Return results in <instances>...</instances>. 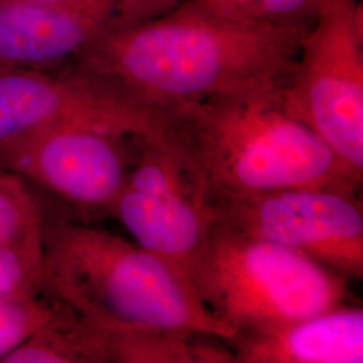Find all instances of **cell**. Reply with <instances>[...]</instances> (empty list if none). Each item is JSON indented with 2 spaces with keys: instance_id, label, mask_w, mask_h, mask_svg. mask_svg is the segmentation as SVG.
<instances>
[{
  "instance_id": "9",
  "label": "cell",
  "mask_w": 363,
  "mask_h": 363,
  "mask_svg": "<svg viewBox=\"0 0 363 363\" xmlns=\"http://www.w3.org/2000/svg\"><path fill=\"white\" fill-rule=\"evenodd\" d=\"M112 218L187 283L190 267L216 222L206 191L164 135L136 140Z\"/></svg>"
},
{
  "instance_id": "10",
  "label": "cell",
  "mask_w": 363,
  "mask_h": 363,
  "mask_svg": "<svg viewBox=\"0 0 363 363\" xmlns=\"http://www.w3.org/2000/svg\"><path fill=\"white\" fill-rule=\"evenodd\" d=\"M177 0H0V69H60L118 27L150 19Z\"/></svg>"
},
{
  "instance_id": "15",
  "label": "cell",
  "mask_w": 363,
  "mask_h": 363,
  "mask_svg": "<svg viewBox=\"0 0 363 363\" xmlns=\"http://www.w3.org/2000/svg\"><path fill=\"white\" fill-rule=\"evenodd\" d=\"M61 303L46 292L0 298V363L49 322Z\"/></svg>"
},
{
  "instance_id": "3",
  "label": "cell",
  "mask_w": 363,
  "mask_h": 363,
  "mask_svg": "<svg viewBox=\"0 0 363 363\" xmlns=\"http://www.w3.org/2000/svg\"><path fill=\"white\" fill-rule=\"evenodd\" d=\"M43 292L101 331L177 328L229 339L187 280L139 244L45 211Z\"/></svg>"
},
{
  "instance_id": "11",
  "label": "cell",
  "mask_w": 363,
  "mask_h": 363,
  "mask_svg": "<svg viewBox=\"0 0 363 363\" xmlns=\"http://www.w3.org/2000/svg\"><path fill=\"white\" fill-rule=\"evenodd\" d=\"M233 363H362L363 311L347 304L226 339Z\"/></svg>"
},
{
  "instance_id": "5",
  "label": "cell",
  "mask_w": 363,
  "mask_h": 363,
  "mask_svg": "<svg viewBox=\"0 0 363 363\" xmlns=\"http://www.w3.org/2000/svg\"><path fill=\"white\" fill-rule=\"evenodd\" d=\"M279 88L289 115L363 174V19L358 0H322Z\"/></svg>"
},
{
  "instance_id": "14",
  "label": "cell",
  "mask_w": 363,
  "mask_h": 363,
  "mask_svg": "<svg viewBox=\"0 0 363 363\" xmlns=\"http://www.w3.org/2000/svg\"><path fill=\"white\" fill-rule=\"evenodd\" d=\"M45 210L16 175L0 169V242L42 247Z\"/></svg>"
},
{
  "instance_id": "13",
  "label": "cell",
  "mask_w": 363,
  "mask_h": 363,
  "mask_svg": "<svg viewBox=\"0 0 363 363\" xmlns=\"http://www.w3.org/2000/svg\"><path fill=\"white\" fill-rule=\"evenodd\" d=\"M1 363H108L104 334L61 303L52 319Z\"/></svg>"
},
{
  "instance_id": "17",
  "label": "cell",
  "mask_w": 363,
  "mask_h": 363,
  "mask_svg": "<svg viewBox=\"0 0 363 363\" xmlns=\"http://www.w3.org/2000/svg\"><path fill=\"white\" fill-rule=\"evenodd\" d=\"M322 0H257L259 16L262 19L304 25L307 19H313Z\"/></svg>"
},
{
  "instance_id": "18",
  "label": "cell",
  "mask_w": 363,
  "mask_h": 363,
  "mask_svg": "<svg viewBox=\"0 0 363 363\" xmlns=\"http://www.w3.org/2000/svg\"><path fill=\"white\" fill-rule=\"evenodd\" d=\"M195 3L210 9L216 13H223L241 19H262L259 16L257 0H193Z\"/></svg>"
},
{
  "instance_id": "1",
  "label": "cell",
  "mask_w": 363,
  "mask_h": 363,
  "mask_svg": "<svg viewBox=\"0 0 363 363\" xmlns=\"http://www.w3.org/2000/svg\"><path fill=\"white\" fill-rule=\"evenodd\" d=\"M306 30V25L228 16L191 0L112 30L72 65L145 104L169 109L281 86Z\"/></svg>"
},
{
  "instance_id": "12",
  "label": "cell",
  "mask_w": 363,
  "mask_h": 363,
  "mask_svg": "<svg viewBox=\"0 0 363 363\" xmlns=\"http://www.w3.org/2000/svg\"><path fill=\"white\" fill-rule=\"evenodd\" d=\"M108 363H233L222 337L177 328L103 331Z\"/></svg>"
},
{
  "instance_id": "4",
  "label": "cell",
  "mask_w": 363,
  "mask_h": 363,
  "mask_svg": "<svg viewBox=\"0 0 363 363\" xmlns=\"http://www.w3.org/2000/svg\"><path fill=\"white\" fill-rule=\"evenodd\" d=\"M189 284L208 315L233 335L307 318L349 298L345 276L218 222L190 267Z\"/></svg>"
},
{
  "instance_id": "2",
  "label": "cell",
  "mask_w": 363,
  "mask_h": 363,
  "mask_svg": "<svg viewBox=\"0 0 363 363\" xmlns=\"http://www.w3.org/2000/svg\"><path fill=\"white\" fill-rule=\"evenodd\" d=\"M279 88L214 96L166 109L164 136L187 162L208 201L284 189L359 195L363 174L286 112Z\"/></svg>"
},
{
  "instance_id": "6",
  "label": "cell",
  "mask_w": 363,
  "mask_h": 363,
  "mask_svg": "<svg viewBox=\"0 0 363 363\" xmlns=\"http://www.w3.org/2000/svg\"><path fill=\"white\" fill-rule=\"evenodd\" d=\"M73 127L156 138L166 132L167 112L77 66L0 69V154L31 136Z\"/></svg>"
},
{
  "instance_id": "19",
  "label": "cell",
  "mask_w": 363,
  "mask_h": 363,
  "mask_svg": "<svg viewBox=\"0 0 363 363\" xmlns=\"http://www.w3.org/2000/svg\"><path fill=\"white\" fill-rule=\"evenodd\" d=\"M40 1H73V0H40Z\"/></svg>"
},
{
  "instance_id": "16",
  "label": "cell",
  "mask_w": 363,
  "mask_h": 363,
  "mask_svg": "<svg viewBox=\"0 0 363 363\" xmlns=\"http://www.w3.org/2000/svg\"><path fill=\"white\" fill-rule=\"evenodd\" d=\"M43 292L42 247L0 242V298Z\"/></svg>"
},
{
  "instance_id": "8",
  "label": "cell",
  "mask_w": 363,
  "mask_h": 363,
  "mask_svg": "<svg viewBox=\"0 0 363 363\" xmlns=\"http://www.w3.org/2000/svg\"><path fill=\"white\" fill-rule=\"evenodd\" d=\"M133 139L84 127L48 130L3 151L0 169L60 206L54 216L78 222L112 217L132 167Z\"/></svg>"
},
{
  "instance_id": "7",
  "label": "cell",
  "mask_w": 363,
  "mask_h": 363,
  "mask_svg": "<svg viewBox=\"0 0 363 363\" xmlns=\"http://www.w3.org/2000/svg\"><path fill=\"white\" fill-rule=\"evenodd\" d=\"M216 222L296 250L346 279L363 277L359 195L331 189H284L210 199Z\"/></svg>"
}]
</instances>
